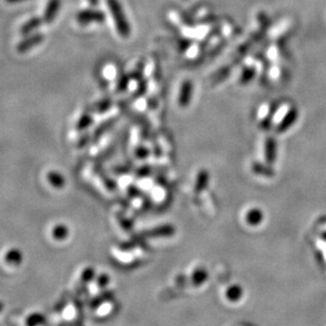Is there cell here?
Returning <instances> with one entry per match:
<instances>
[{"instance_id": "9", "label": "cell", "mask_w": 326, "mask_h": 326, "mask_svg": "<svg viewBox=\"0 0 326 326\" xmlns=\"http://www.w3.org/2000/svg\"><path fill=\"white\" fill-rule=\"evenodd\" d=\"M91 124H93V118H91L89 115H83L76 123V129L77 130L86 129L91 125Z\"/></svg>"}, {"instance_id": "7", "label": "cell", "mask_w": 326, "mask_h": 326, "mask_svg": "<svg viewBox=\"0 0 326 326\" xmlns=\"http://www.w3.org/2000/svg\"><path fill=\"white\" fill-rule=\"evenodd\" d=\"M49 184L55 188H62L65 186V178L56 172H50L47 176Z\"/></svg>"}, {"instance_id": "2", "label": "cell", "mask_w": 326, "mask_h": 326, "mask_svg": "<svg viewBox=\"0 0 326 326\" xmlns=\"http://www.w3.org/2000/svg\"><path fill=\"white\" fill-rule=\"evenodd\" d=\"M76 21L82 24L104 23L105 22V15H104L103 12L97 10H83L76 14Z\"/></svg>"}, {"instance_id": "4", "label": "cell", "mask_w": 326, "mask_h": 326, "mask_svg": "<svg viewBox=\"0 0 326 326\" xmlns=\"http://www.w3.org/2000/svg\"><path fill=\"white\" fill-rule=\"evenodd\" d=\"M60 8H61V0H49L44 13V17H43L44 22L46 23H51L53 22L56 15L58 14Z\"/></svg>"}, {"instance_id": "1", "label": "cell", "mask_w": 326, "mask_h": 326, "mask_svg": "<svg viewBox=\"0 0 326 326\" xmlns=\"http://www.w3.org/2000/svg\"><path fill=\"white\" fill-rule=\"evenodd\" d=\"M107 5L113 15L118 33L124 38L128 37L130 34V27L120 1L119 0H107Z\"/></svg>"}, {"instance_id": "6", "label": "cell", "mask_w": 326, "mask_h": 326, "mask_svg": "<svg viewBox=\"0 0 326 326\" xmlns=\"http://www.w3.org/2000/svg\"><path fill=\"white\" fill-rule=\"evenodd\" d=\"M298 116V113L296 109H292L290 112L286 115L285 119L283 120V122L279 124V132H285L286 129H288L293 123L296 122V119Z\"/></svg>"}, {"instance_id": "5", "label": "cell", "mask_w": 326, "mask_h": 326, "mask_svg": "<svg viewBox=\"0 0 326 326\" xmlns=\"http://www.w3.org/2000/svg\"><path fill=\"white\" fill-rule=\"evenodd\" d=\"M44 22V19L41 17H32L29 19L28 22H25L21 28V33L23 35H30L31 33H33L35 30L41 27L42 23Z\"/></svg>"}, {"instance_id": "8", "label": "cell", "mask_w": 326, "mask_h": 326, "mask_svg": "<svg viewBox=\"0 0 326 326\" xmlns=\"http://www.w3.org/2000/svg\"><path fill=\"white\" fill-rule=\"evenodd\" d=\"M181 93H185V94H180V104L181 105H186V104H187V101L188 99H191V94H192V85L191 83H185L184 84V87H182L181 91H180Z\"/></svg>"}, {"instance_id": "3", "label": "cell", "mask_w": 326, "mask_h": 326, "mask_svg": "<svg viewBox=\"0 0 326 326\" xmlns=\"http://www.w3.org/2000/svg\"><path fill=\"white\" fill-rule=\"evenodd\" d=\"M44 41V35L42 33H33L27 35L22 42H19L16 50L18 53H25V52L33 49L36 46L42 44Z\"/></svg>"}, {"instance_id": "11", "label": "cell", "mask_w": 326, "mask_h": 326, "mask_svg": "<svg viewBox=\"0 0 326 326\" xmlns=\"http://www.w3.org/2000/svg\"><path fill=\"white\" fill-rule=\"evenodd\" d=\"M5 1L8 2V3H12V4H14V3L23 2V1H25V0H5Z\"/></svg>"}, {"instance_id": "10", "label": "cell", "mask_w": 326, "mask_h": 326, "mask_svg": "<svg viewBox=\"0 0 326 326\" xmlns=\"http://www.w3.org/2000/svg\"><path fill=\"white\" fill-rule=\"evenodd\" d=\"M260 216H262V215H260V213L258 211H256V210L252 211L249 213V215H248V223L256 224L259 221Z\"/></svg>"}]
</instances>
